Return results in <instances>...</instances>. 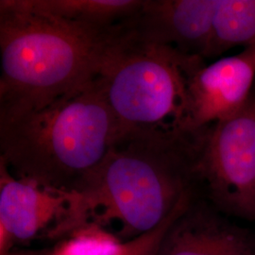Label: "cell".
<instances>
[{"label":"cell","instance_id":"obj_11","mask_svg":"<svg viewBox=\"0 0 255 255\" xmlns=\"http://www.w3.org/2000/svg\"><path fill=\"white\" fill-rule=\"evenodd\" d=\"M236 46L255 47V0H217L207 58Z\"/></svg>","mask_w":255,"mask_h":255},{"label":"cell","instance_id":"obj_3","mask_svg":"<svg viewBox=\"0 0 255 255\" xmlns=\"http://www.w3.org/2000/svg\"><path fill=\"white\" fill-rule=\"evenodd\" d=\"M119 134L95 79L42 106L0 117V164L19 180L77 191Z\"/></svg>","mask_w":255,"mask_h":255},{"label":"cell","instance_id":"obj_9","mask_svg":"<svg viewBox=\"0 0 255 255\" xmlns=\"http://www.w3.org/2000/svg\"><path fill=\"white\" fill-rule=\"evenodd\" d=\"M158 255H255V239L201 199L168 229Z\"/></svg>","mask_w":255,"mask_h":255},{"label":"cell","instance_id":"obj_2","mask_svg":"<svg viewBox=\"0 0 255 255\" xmlns=\"http://www.w3.org/2000/svg\"><path fill=\"white\" fill-rule=\"evenodd\" d=\"M125 27L101 29L0 1V117L36 108L93 82Z\"/></svg>","mask_w":255,"mask_h":255},{"label":"cell","instance_id":"obj_8","mask_svg":"<svg viewBox=\"0 0 255 255\" xmlns=\"http://www.w3.org/2000/svg\"><path fill=\"white\" fill-rule=\"evenodd\" d=\"M216 5L217 0H143L128 28L144 42L205 59Z\"/></svg>","mask_w":255,"mask_h":255},{"label":"cell","instance_id":"obj_12","mask_svg":"<svg viewBox=\"0 0 255 255\" xmlns=\"http://www.w3.org/2000/svg\"><path fill=\"white\" fill-rule=\"evenodd\" d=\"M121 242L108 230L88 222L66 237L50 255H114Z\"/></svg>","mask_w":255,"mask_h":255},{"label":"cell","instance_id":"obj_6","mask_svg":"<svg viewBox=\"0 0 255 255\" xmlns=\"http://www.w3.org/2000/svg\"><path fill=\"white\" fill-rule=\"evenodd\" d=\"M88 223L82 195L19 180L0 164V255L14 243L61 239Z\"/></svg>","mask_w":255,"mask_h":255},{"label":"cell","instance_id":"obj_10","mask_svg":"<svg viewBox=\"0 0 255 255\" xmlns=\"http://www.w3.org/2000/svg\"><path fill=\"white\" fill-rule=\"evenodd\" d=\"M36 10L101 29L125 27L143 0H27Z\"/></svg>","mask_w":255,"mask_h":255},{"label":"cell","instance_id":"obj_7","mask_svg":"<svg viewBox=\"0 0 255 255\" xmlns=\"http://www.w3.org/2000/svg\"><path fill=\"white\" fill-rule=\"evenodd\" d=\"M255 47L203 64L189 83L188 128L209 127L242 109L253 95Z\"/></svg>","mask_w":255,"mask_h":255},{"label":"cell","instance_id":"obj_1","mask_svg":"<svg viewBox=\"0 0 255 255\" xmlns=\"http://www.w3.org/2000/svg\"><path fill=\"white\" fill-rule=\"evenodd\" d=\"M204 128L119 134L103 163L77 192L88 222L135 238L203 198L199 162Z\"/></svg>","mask_w":255,"mask_h":255},{"label":"cell","instance_id":"obj_4","mask_svg":"<svg viewBox=\"0 0 255 255\" xmlns=\"http://www.w3.org/2000/svg\"><path fill=\"white\" fill-rule=\"evenodd\" d=\"M203 60L144 42L126 28L96 78L119 134L189 129V83Z\"/></svg>","mask_w":255,"mask_h":255},{"label":"cell","instance_id":"obj_5","mask_svg":"<svg viewBox=\"0 0 255 255\" xmlns=\"http://www.w3.org/2000/svg\"><path fill=\"white\" fill-rule=\"evenodd\" d=\"M198 169L204 200L255 220V93L237 114L204 128Z\"/></svg>","mask_w":255,"mask_h":255}]
</instances>
